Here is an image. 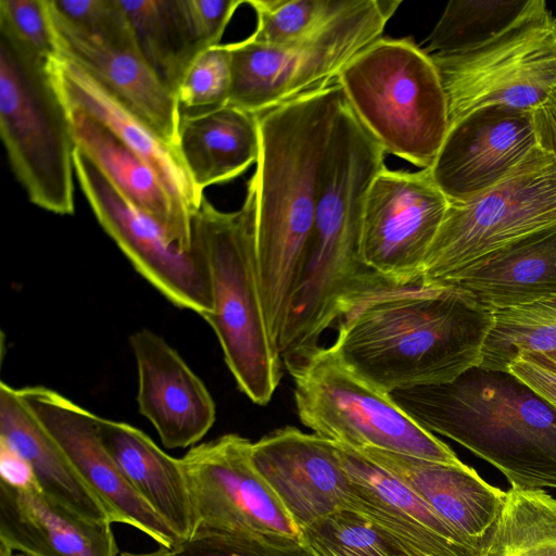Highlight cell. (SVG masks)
<instances>
[{
    "label": "cell",
    "instance_id": "1",
    "mask_svg": "<svg viewBox=\"0 0 556 556\" xmlns=\"http://www.w3.org/2000/svg\"><path fill=\"white\" fill-rule=\"evenodd\" d=\"M493 323V312L456 288L382 280L351 301L329 348L392 393L447 383L479 366Z\"/></svg>",
    "mask_w": 556,
    "mask_h": 556
},
{
    "label": "cell",
    "instance_id": "2",
    "mask_svg": "<svg viewBox=\"0 0 556 556\" xmlns=\"http://www.w3.org/2000/svg\"><path fill=\"white\" fill-rule=\"evenodd\" d=\"M344 99L333 81L256 114L255 258L276 346L302 274L321 168Z\"/></svg>",
    "mask_w": 556,
    "mask_h": 556
},
{
    "label": "cell",
    "instance_id": "3",
    "mask_svg": "<svg viewBox=\"0 0 556 556\" xmlns=\"http://www.w3.org/2000/svg\"><path fill=\"white\" fill-rule=\"evenodd\" d=\"M386 152L350 108L339 112L320 174L302 274L277 348L283 363L317 346L351 301L383 279L361 256L365 198Z\"/></svg>",
    "mask_w": 556,
    "mask_h": 556
},
{
    "label": "cell",
    "instance_id": "4",
    "mask_svg": "<svg viewBox=\"0 0 556 556\" xmlns=\"http://www.w3.org/2000/svg\"><path fill=\"white\" fill-rule=\"evenodd\" d=\"M390 395L425 429L492 464L511 486L556 489V409L511 372L476 366L451 382Z\"/></svg>",
    "mask_w": 556,
    "mask_h": 556
},
{
    "label": "cell",
    "instance_id": "5",
    "mask_svg": "<svg viewBox=\"0 0 556 556\" xmlns=\"http://www.w3.org/2000/svg\"><path fill=\"white\" fill-rule=\"evenodd\" d=\"M257 188L254 174L235 212L217 210L203 195L191 213V235L207 262L213 328L238 388L253 403L267 404L276 391L282 359L263 306L255 258Z\"/></svg>",
    "mask_w": 556,
    "mask_h": 556
},
{
    "label": "cell",
    "instance_id": "6",
    "mask_svg": "<svg viewBox=\"0 0 556 556\" xmlns=\"http://www.w3.org/2000/svg\"><path fill=\"white\" fill-rule=\"evenodd\" d=\"M50 60L0 18V134L11 170L34 205L73 215L76 142Z\"/></svg>",
    "mask_w": 556,
    "mask_h": 556
},
{
    "label": "cell",
    "instance_id": "7",
    "mask_svg": "<svg viewBox=\"0 0 556 556\" xmlns=\"http://www.w3.org/2000/svg\"><path fill=\"white\" fill-rule=\"evenodd\" d=\"M336 83L386 153L430 168L450 129L446 94L432 58L412 37H381Z\"/></svg>",
    "mask_w": 556,
    "mask_h": 556
},
{
    "label": "cell",
    "instance_id": "8",
    "mask_svg": "<svg viewBox=\"0 0 556 556\" xmlns=\"http://www.w3.org/2000/svg\"><path fill=\"white\" fill-rule=\"evenodd\" d=\"M293 377L301 422L353 450L376 447L433 462L459 464L456 454L401 408L390 393L319 345L286 365Z\"/></svg>",
    "mask_w": 556,
    "mask_h": 556
},
{
    "label": "cell",
    "instance_id": "9",
    "mask_svg": "<svg viewBox=\"0 0 556 556\" xmlns=\"http://www.w3.org/2000/svg\"><path fill=\"white\" fill-rule=\"evenodd\" d=\"M430 56L446 94L450 126L488 106L533 111L556 87V16L544 0H529L486 41Z\"/></svg>",
    "mask_w": 556,
    "mask_h": 556
},
{
    "label": "cell",
    "instance_id": "10",
    "mask_svg": "<svg viewBox=\"0 0 556 556\" xmlns=\"http://www.w3.org/2000/svg\"><path fill=\"white\" fill-rule=\"evenodd\" d=\"M556 226V159L536 148L480 194L450 203L419 280L441 285L479 260Z\"/></svg>",
    "mask_w": 556,
    "mask_h": 556
},
{
    "label": "cell",
    "instance_id": "11",
    "mask_svg": "<svg viewBox=\"0 0 556 556\" xmlns=\"http://www.w3.org/2000/svg\"><path fill=\"white\" fill-rule=\"evenodd\" d=\"M401 0H358L315 37L273 47L249 37L227 43L231 55L228 104L258 114L325 84L382 37Z\"/></svg>",
    "mask_w": 556,
    "mask_h": 556
},
{
    "label": "cell",
    "instance_id": "12",
    "mask_svg": "<svg viewBox=\"0 0 556 556\" xmlns=\"http://www.w3.org/2000/svg\"><path fill=\"white\" fill-rule=\"evenodd\" d=\"M74 167L97 220L134 268L174 305L204 319L211 315L210 273L197 239L190 251L176 247L164 227L129 202L77 146Z\"/></svg>",
    "mask_w": 556,
    "mask_h": 556
},
{
    "label": "cell",
    "instance_id": "13",
    "mask_svg": "<svg viewBox=\"0 0 556 556\" xmlns=\"http://www.w3.org/2000/svg\"><path fill=\"white\" fill-rule=\"evenodd\" d=\"M448 206L430 168L383 167L365 198L361 232L365 266L391 283L417 282Z\"/></svg>",
    "mask_w": 556,
    "mask_h": 556
},
{
    "label": "cell",
    "instance_id": "14",
    "mask_svg": "<svg viewBox=\"0 0 556 556\" xmlns=\"http://www.w3.org/2000/svg\"><path fill=\"white\" fill-rule=\"evenodd\" d=\"M252 442L235 433L193 446L180 458L197 529L296 536L299 529L256 470Z\"/></svg>",
    "mask_w": 556,
    "mask_h": 556
},
{
    "label": "cell",
    "instance_id": "15",
    "mask_svg": "<svg viewBox=\"0 0 556 556\" xmlns=\"http://www.w3.org/2000/svg\"><path fill=\"white\" fill-rule=\"evenodd\" d=\"M18 393L106 508L113 523L131 526L170 551L181 543L135 491L104 447L97 431L98 416L46 387H25Z\"/></svg>",
    "mask_w": 556,
    "mask_h": 556
},
{
    "label": "cell",
    "instance_id": "16",
    "mask_svg": "<svg viewBox=\"0 0 556 556\" xmlns=\"http://www.w3.org/2000/svg\"><path fill=\"white\" fill-rule=\"evenodd\" d=\"M538 147L533 111L488 106L450 126L430 172L450 203L464 202L503 180Z\"/></svg>",
    "mask_w": 556,
    "mask_h": 556
},
{
    "label": "cell",
    "instance_id": "17",
    "mask_svg": "<svg viewBox=\"0 0 556 556\" xmlns=\"http://www.w3.org/2000/svg\"><path fill=\"white\" fill-rule=\"evenodd\" d=\"M350 479L344 509L371 523L407 556H481V548L362 454L333 442Z\"/></svg>",
    "mask_w": 556,
    "mask_h": 556
},
{
    "label": "cell",
    "instance_id": "18",
    "mask_svg": "<svg viewBox=\"0 0 556 556\" xmlns=\"http://www.w3.org/2000/svg\"><path fill=\"white\" fill-rule=\"evenodd\" d=\"M251 455L299 530L344 509L350 479L332 441L286 427L252 443Z\"/></svg>",
    "mask_w": 556,
    "mask_h": 556
},
{
    "label": "cell",
    "instance_id": "19",
    "mask_svg": "<svg viewBox=\"0 0 556 556\" xmlns=\"http://www.w3.org/2000/svg\"><path fill=\"white\" fill-rule=\"evenodd\" d=\"M129 341L137 364L140 414L151 421L165 447L195 444L216 418L205 384L161 336L141 329Z\"/></svg>",
    "mask_w": 556,
    "mask_h": 556
},
{
    "label": "cell",
    "instance_id": "20",
    "mask_svg": "<svg viewBox=\"0 0 556 556\" xmlns=\"http://www.w3.org/2000/svg\"><path fill=\"white\" fill-rule=\"evenodd\" d=\"M355 451L402 482L482 552L506 492L463 463L433 462L376 447Z\"/></svg>",
    "mask_w": 556,
    "mask_h": 556
},
{
    "label": "cell",
    "instance_id": "21",
    "mask_svg": "<svg viewBox=\"0 0 556 556\" xmlns=\"http://www.w3.org/2000/svg\"><path fill=\"white\" fill-rule=\"evenodd\" d=\"M49 66L63 103L100 121L139 154L155 170L176 204L191 217L204 194L195 189L176 148L79 65L58 55Z\"/></svg>",
    "mask_w": 556,
    "mask_h": 556
},
{
    "label": "cell",
    "instance_id": "22",
    "mask_svg": "<svg viewBox=\"0 0 556 556\" xmlns=\"http://www.w3.org/2000/svg\"><path fill=\"white\" fill-rule=\"evenodd\" d=\"M48 12L58 55L88 72L176 148L180 118L177 98L161 81L141 54L90 38L65 24L49 9Z\"/></svg>",
    "mask_w": 556,
    "mask_h": 556
},
{
    "label": "cell",
    "instance_id": "23",
    "mask_svg": "<svg viewBox=\"0 0 556 556\" xmlns=\"http://www.w3.org/2000/svg\"><path fill=\"white\" fill-rule=\"evenodd\" d=\"M112 523L84 518L40 489L0 481V544L29 556H117Z\"/></svg>",
    "mask_w": 556,
    "mask_h": 556
},
{
    "label": "cell",
    "instance_id": "24",
    "mask_svg": "<svg viewBox=\"0 0 556 556\" xmlns=\"http://www.w3.org/2000/svg\"><path fill=\"white\" fill-rule=\"evenodd\" d=\"M440 286L467 293L493 313L556 295V226L479 260Z\"/></svg>",
    "mask_w": 556,
    "mask_h": 556
},
{
    "label": "cell",
    "instance_id": "25",
    "mask_svg": "<svg viewBox=\"0 0 556 556\" xmlns=\"http://www.w3.org/2000/svg\"><path fill=\"white\" fill-rule=\"evenodd\" d=\"M65 108L76 146L129 202L164 227L176 247L190 251L191 217L176 204L155 170L100 121L78 108Z\"/></svg>",
    "mask_w": 556,
    "mask_h": 556
},
{
    "label": "cell",
    "instance_id": "26",
    "mask_svg": "<svg viewBox=\"0 0 556 556\" xmlns=\"http://www.w3.org/2000/svg\"><path fill=\"white\" fill-rule=\"evenodd\" d=\"M98 434L123 473L181 542L197 531L198 519L181 459L162 451L140 429L97 417Z\"/></svg>",
    "mask_w": 556,
    "mask_h": 556
},
{
    "label": "cell",
    "instance_id": "27",
    "mask_svg": "<svg viewBox=\"0 0 556 556\" xmlns=\"http://www.w3.org/2000/svg\"><path fill=\"white\" fill-rule=\"evenodd\" d=\"M176 150L195 189L228 182L242 175L260 154L256 114L230 104L181 114Z\"/></svg>",
    "mask_w": 556,
    "mask_h": 556
},
{
    "label": "cell",
    "instance_id": "28",
    "mask_svg": "<svg viewBox=\"0 0 556 556\" xmlns=\"http://www.w3.org/2000/svg\"><path fill=\"white\" fill-rule=\"evenodd\" d=\"M0 439L30 465L40 490L73 513L112 522L61 446L22 400L18 389L0 383Z\"/></svg>",
    "mask_w": 556,
    "mask_h": 556
},
{
    "label": "cell",
    "instance_id": "29",
    "mask_svg": "<svg viewBox=\"0 0 556 556\" xmlns=\"http://www.w3.org/2000/svg\"><path fill=\"white\" fill-rule=\"evenodd\" d=\"M138 52L176 96L193 61L206 48L193 33L182 0H119Z\"/></svg>",
    "mask_w": 556,
    "mask_h": 556
},
{
    "label": "cell",
    "instance_id": "30",
    "mask_svg": "<svg viewBox=\"0 0 556 556\" xmlns=\"http://www.w3.org/2000/svg\"><path fill=\"white\" fill-rule=\"evenodd\" d=\"M481 556H556V498L511 486Z\"/></svg>",
    "mask_w": 556,
    "mask_h": 556
},
{
    "label": "cell",
    "instance_id": "31",
    "mask_svg": "<svg viewBox=\"0 0 556 556\" xmlns=\"http://www.w3.org/2000/svg\"><path fill=\"white\" fill-rule=\"evenodd\" d=\"M556 351V295L494 313L479 367L508 371L517 357Z\"/></svg>",
    "mask_w": 556,
    "mask_h": 556
},
{
    "label": "cell",
    "instance_id": "32",
    "mask_svg": "<svg viewBox=\"0 0 556 556\" xmlns=\"http://www.w3.org/2000/svg\"><path fill=\"white\" fill-rule=\"evenodd\" d=\"M529 0H452L427 37L429 55L463 51L486 41L527 8Z\"/></svg>",
    "mask_w": 556,
    "mask_h": 556
},
{
    "label": "cell",
    "instance_id": "33",
    "mask_svg": "<svg viewBox=\"0 0 556 556\" xmlns=\"http://www.w3.org/2000/svg\"><path fill=\"white\" fill-rule=\"evenodd\" d=\"M358 0H245L256 14L255 42L283 47L311 39L350 12Z\"/></svg>",
    "mask_w": 556,
    "mask_h": 556
},
{
    "label": "cell",
    "instance_id": "34",
    "mask_svg": "<svg viewBox=\"0 0 556 556\" xmlns=\"http://www.w3.org/2000/svg\"><path fill=\"white\" fill-rule=\"evenodd\" d=\"M315 556H407L354 511L339 509L299 530Z\"/></svg>",
    "mask_w": 556,
    "mask_h": 556
},
{
    "label": "cell",
    "instance_id": "35",
    "mask_svg": "<svg viewBox=\"0 0 556 556\" xmlns=\"http://www.w3.org/2000/svg\"><path fill=\"white\" fill-rule=\"evenodd\" d=\"M47 5L53 15L81 34L114 48L138 51L119 0H47Z\"/></svg>",
    "mask_w": 556,
    "mask_h": 556
},
{
    "label": "cell",
    "instance_id": "36",
    "mask_svg": "<svg viewBox=\"0 0 556 556\" xmlns=\"http://www.w3.org/2000/svg\"><path fill=\"white\" fill-rule=\"evenodd\" d=\"M231 55L227 43L204 50L189 67L176 94L179 114H194L228 104Z\"/></svg>",
    "mask_w": 556,
    "mask_h": 556
},
{
    "label": "cell",
    "instance_id": "37",
    "mask_svg": "<svg viewBox=\"0 0 556 556\" xmlns=\"http://www.w3.org/2000/svg\"><path fill=\"white\" fill-rule=\"evenodd\" d=\"M173 556H315L299 535H252L197 529Z\"/></svg>",
    "mask_w": 556,
    "mask_h": 556
},
{
    "label": "cell",
    "instance_id": "38",
    "mask_svg": "<svg viewBox=\"0 0 556 556\" xmlns=\"http://www.w3.org/2000/svg\"><path fill=\"white\" fill-rule=\"evenodd\" d=\"M0 18L40 55L58 56L47 0H0Z\"/></svg>",
    "mask_w": 556,
    "mask_h": 556
},
{
    "label": "cell",
    "instance_id": "39",
    "mask_svg": "<svg viewBox=\"0 0 556 556\" xmlns=\"http://www.w3.org/2000/svg\"><path fill=\"white\" fill-rule=\"evenodd\" d=\"M244 3L245 0H182L190 26L206 49L220 43L232 15Z\"/></svg>",
    "mask_w": 556,
    "mask_h": 556
},
{
    "label": "cell",
    "instance_id": "40",
    "mask_svg": "<svg viewBox=\"0 0 556 556\" xmlns=\"http://www.w3.org/2000/svg\"><path fill=\"white\" fill-rule=\"evenodd\" d=\"M508 371L556 409V375L522 357L515 358L508 365Z\"/></svg>",
    "mask_w": 556,
    "mask_h": 556
},
{
    "label": "cell",
    "instance_id": "41",
    "mask_svg": "<svg viewBox=\"0 0 556 556\" xmlns=\"http://www.w3.org/2000/svg\"><path fill=\"white\" fill-rule=\"evenodd\" d=\"M0 481L18 489H40L30 465L0 439Z\"/></svg>",
    "mask_w": 556,
    "mask_h": 556
},
{
    "label": "cell",
    "instance_id": "42",
    "mask_svg": "<svg viewBox=\"0 0 556 556\" xmlns=\"http://www.w3.org/2000/svg\"><path fill=\"white\" fill-rule=\"evenodd\" d=\"M538 146L556 159V87L533 110Z\"/></svg>",
    "mask_w": 556,
    "mask_h": 556
},
{
    "label": "cell",
    "instance_id": "43",
    "mask_svg": "<svg viewBox=\"0 0 556 556\" xmlns=\"http://www.w3.org/2000/svg\"><path fill=\"white\" fill-rule=\"evenodd\" d=\"M519 357L526 358L535 365L548 370L556 375V351L552 352H533L521 355Z\"/></svg>",
    "mask_w": 556,
    "mask_h": 556
},
{
    "label": "cell",
    "instance_id": "44",
    "mask_svg": "<svg viewBox=\"0 0 556 556\" xmlns=\"http://www.w3.org/2000/svg\"><path fill=\"white\" fill-rule=\"evenodd\" d=\"M121 556H173L172 551L167 549L165 547H161L157 551L151 552V553H129L124 552Z\"/></svg>",
    "mask_w": 556,
    "mask_h": 556
},
{
    "label": "cell",
    "instance_id": "45",
    "mask_svg": "<svg viewBox=\"0 0 556 556\" xmlns=\"http://www.w3.org/2000/svg\"><path fill=\"white\" fill-rule=\"evenodd\" d=\"M0 556H29L23 553L13 552L4 545L0 544Z\"/></svg>",
    "mask_w": 556,
    "mask_h": 556
}]
</instances>
